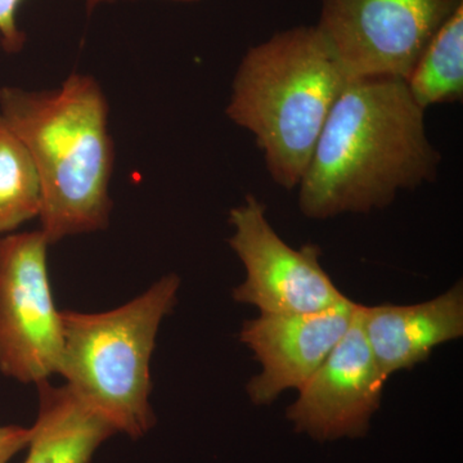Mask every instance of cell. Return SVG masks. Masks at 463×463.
Here are the masks:
<instances>
[{"label": "cell", "mask_w": 463, "mask_h": 463, "mask_svg": "<svg viewBox=\"0 0 463 463\" xmlns=\"http://www.w3.org/2000/svg\"><path fill=\"white\" fill-rule=\"evenodd\" d=\"M181 279L163 277L141 297L97 315L65 310L60 374L118 432L138 439L154 426L149 362L158 327L176 303Z\"/></svg>", "instance_id": "obj_4"}, {"label": "cell", "mask_w": 463, "mask_h": 463, "mask_svg": "<svg viewBox=\"0 0 463 463\" xmlns=\"http://www.w3.org/2000/svg\"><path fill=\"white\" fill-rule=\"evenodd\" d=\"M0 116L29 151L41 179L48 242L108 227L114 143L96 79L72 74L52 90H0Z\"/></svg>", "instance_id": "obj_2"}, {"label": "cell", "mask_w": 463, "mask_h": 463, "mask_svg": "<svg viewBox=\"0 0 463 463\" xmlns=\"http://www.w3.org/2000/svg\"><path fill=\"white\" fill-rule=\"evenodd\" d=\"M32 429L21 426H0V463H8L12 457L29 446Z\"/></svg>", "instance_id": "obj_15"}, {"label": "cell", "mask_w": 463, "mask_h": 463, "mask_svg": "<svg viewBox=\"0 0 463 463\" xmlns=\"http://www.w3.org/2000/svg\"><path fill=\"white\" fill-rule=\"evenodd\" d=\"M404 81L425 111L431 106L462 100L463 5L432 36Z\"/></svg>", "instance_id": "obj_12"}, {"label": "cell", "mask_w": 463, "mask_h": 463, "mask_svg": "<svg viewBox=\"0 0 463 463\" xmlns=\"http://www.w3.org/2000/svg\"><path fill=\"white\" fill-rule=\"evenodd\" d=\"M232 250L246 269L245 281L233 289L237 303L269 315L316 313L346 303L319 263L316 245L294 249L279 236L265 214V205L248 194L231 210Z\"/></svg>", "instance_id": "obj_7"}, {"label": "cell", "mask_w": 463, "mask_h": 463, "mask_svg": "<svg viewBox=\"0 0 463 463\" xmlns=\"http://www.w3.org/2000/svg\"><path fill=\"white\" fill-rule=\"evenodd\" d=\"M362 330L380 373L412 370L441 344L463 336V286L414 306H359Z\"/></svg>", "instance_id": "obj_10"}, {"label": "cell", "mask_w": 463, "mask_h": 463, "mask_svg": "<svg viewBox=\"0 0 463 463\" xmlns=\"http://www.w3.org/2000/svg\"><path fill=\"white\" fill-rule=\"evenodd\" d=\"M463 0H321L317 27L353 79H407Z\"/></svg>", "instance_id": "obj_5"}, {"label": "cell", "mask_w": 463, "mask_h": 463, "mask_svg": "<svg viewBox=\"0 0 463 463\" xmlns=\"http://www.w3.org/2000/svg\"><path fill=\"white\" fill-rule=\"evenodd\" d=\"M24 0H0V45L7 53L23 51L26 35L17 24V11ZM123 0H88V8Z\"/></svg>", "instance_id": "obj_14"}, {"label": "cell", "mask_w": 463, "mask_h": 463, "mask_svg": "<svg viewBox=\"0 0 463 463\" xmlns=\"http://www.w3.org/2000/svg\"><path fill=\"white\" fill-rule=\"evenodd\" d=\"M349 80L317 25L291 27L246 52L225 114L255 137L273 181L292 190Z\"/></svg>", "instance_id": "obj_3"}, {"label": "cell", "mask_w": 463, "mask_h": 463, "mask_svg": "<svg viewBox=\"0 0 463 463\" xmlns=\"http://www.w3.org/2000/svg\"><path fill=\"white\" fill-rule=\"evenodd\" d=\"M386 381L365 340L358 304L343 339L298 390L288 419L295 430L319 441L364 437L379 410Z\"/></svg>", "instance_id": "obj_8"}, {"label": "cell", "mask_w": 463, "mask_h": 463, "mask_svg": "<svg viewBox=\"0 0 463 463\" xmlns=\"http://www.w3.org/2000/svg\"><path fill=\"white\" fill-rule=\"evenodd\" d=\"M167 2L191 3L199 2V0H167Z\"/></svg>", "instance_id": "obj_16"}, {"label": "cell", "mask_w": 463, "mask_h": 463, "mask_svg": "<svg viewBox=\"0 0 463 463\" xmlns=\"http://www.w3.org/2000/svg\"><path fill=\"white\" fill-rule=\"evenodd\" d=\"M39 414L32 428L25 463H90L114 426L69 385L38 383Z\"/></svg>", "instance_id": "obj_11"}, {"label": "cell", "mask_w": 463, "mask_h": 463, "mask_svg": "<svg viewBox=\"0 0 463 463\" xmlns=\"http://www.w3.org/2000/svg\"><path fill=\"white\" fill-rule=\"evenodd\" d=\"M42 187L23 141L0 116V237L41 213Z\"/></svg>", "instance_id": "obj_13"}, {"label": "cell", "mask_w": 463, "mask_h": 463, "mask_svg": "<svg viewBox=\"0 0 463 463\" xmlns=\"http://www.w3.org/2000/svg\"><path fill=\"white\" fill-rule=\"evenodd\" d=\"M425 112L403 79L349 80L298 184L301 213L310 219L364 214L434 182L440 154L426 132Z\"/></svg>", "instance_id": "obj_1"}, {"label": "cell", "mask_w": 463, "mask_h": 463, "mask_svg": "<svg viewBox=\"0 0 463 463\" xmlns=\"http://www.w3.org/2000/svg\"><path fill=\"white\" fill-rule=\"evenodd\" d=\"M41 230L0 237V371L38 383L60 373L62 321L52 297Z\"/></svg>", "instance_id": "obj_6"}, {"label": "cell", "mask_w": 463, "mask_h": 463, "mask_svg": "<svg viewBox=\"0 0 463 463\" xmlns=\"http://www.w3.org/2000/svg\"><path fill=\"white\" fill-rule=\"evenodd\" d=\"M356 306L347 300L322 312L261 313L243 323L240 339L261 367L248 385L252 403L269 404L286 390L303 389L346 334Z\"/></svg>", "instance_id": "obj_9"}]
</instances>
